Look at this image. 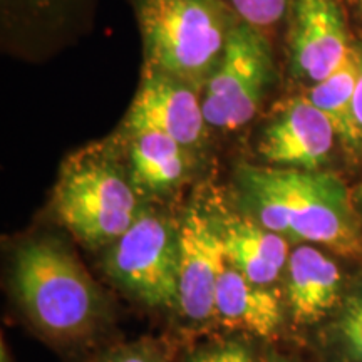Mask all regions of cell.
<instances>
[{"label": "cell", "instance_id": "6da1fadb", "mask_svg": "<svg viewBox=\"0 0 362 362\" xmlns=\"http://www.w3.org/2000/svg\"><path fill=\"white\" fill-rule=\"evenodd\" d=\"M237 187L247 215L284 238L317 243L346 257L362 252L354 202L337 176L243 165Z\"/></svg>", "mask_w": 362, "mask_h": 362}, {"label": "cell", "instance_id": "7a4b0ae2", "mask_svg": "<svg viewBox=\"0 0 362 362\" xmlns=\"http://www.w3.org/2000/svg\"><path fill=\"white\" fill-rule=\"evenodd\" d=\"M17 300L29 320L59 341L89 337L106 317L98 284L69 248L33 238L17 248L12 267Z\"/></svg>", "mask_w": 362, "mask_h": 362}, {"label": "cell", "instance_id": "3957f363", "mask_svg": "<svg viewBox=\"0 0 362 362\" xmlns=\"http://www.w3.org/2000/svg\"><path fill=\"white\" fill-rule=\"evenodd\" d=\"M148 69L197 88L214 74L237 19L220 0H141Z\"/></svg>", "mask_w": 362, "mask_h": 362}, {"label": "cell", "instance_id": "277c9868", "mask_svg": "<svg viewBox=\"0 0 362 362\" xmlns=\"http://www.w3.org/2000/svg\"><path fill=\"white\" fill-rule=\"evenodd\" d=\"M57 218L88 245L116 242L138 216L134 189L115 165L72 163L54 197Z\"/></svg>", "mask_w": 362, "mask_h": 362}, {"label": "cell", "instance_id": "5b68a950", "mask_svg": "<svg viewBox=\"0 0 362 362\" xmlns=\"http://www.w3.org/2000/svg\"><path fill=\"white\" fill-rule=\"evenodd\" d=\"M180 230L155 214H138L133 225L112 242L106 270L138 300L153 307L178 302Z\"/></svg>", "mask_w": 362, "mask_h": 362}, {"label": "cell", "instance_id": "8992f818", "mask_svg": "<svg viewBox=\"0 0 362 362\" xmlns=\"http://www.w3.org/2000/svg\"><path fill=\"white\" fill-rule=\"evenodd\" d=\"M274 74L272 49L262 30L237 21L225 52L202 96L208 126L237 129L252 121Z\"/></svg>", "mask_w": 362, "mask_h": 362}, {"label": "cell", "instance_id": "52a82bcc", "mask_svg": "<svg viewBox=\"0 0 362 362\" xmlns=\"http://www.w3.org/2000/svg\"><path fill=\"white\" fill-rule=\"evenodd\" d=\"M226 255L214 214L192 208L180 226L178 307L189 322L215 317V297Z\"/></svg>", "mask_w": 362, "mask_h": 362}, {"label": "cell", "instance_id": "ba28073f", "mask_svg": "<svg viewBox=\"0 0 362 362\" xmlns=\"http://www.w3.org/2000/svg\"><path fill=\"white\" fill-rule=\"evenodd\" d=\"M337 0H296L291 39L292 71L310 86L322 83L352 52Z\"/></svg>", "mask_w": 362, "mask_h": 362}, {"label": "cell", "instance_id": "9c48e42d", "mask_svg": "<svg viewBox=\"0 0 362 362\" xmlns=\"http://www.w3.org/2000/svg\"><path fill=\"white\" fill-rule=\"evenodd\" d=\"M336 138L332 121L309 98H293L264 129L259 153L269 166L319 171Z\"/></svg>", "mask_w": 362, "mask_h": 362}, {"label": "cell", "instance_id": "30bf717a", "mask_svg": "<svg viewBox=\"0 0 362 362\" xmlns=\"http://www.w3.org/2000/svg\"><path fill=\"white\" fill-rule=\"evenodd\" d=\"M126 124L131 133L156 131L188 148L202 141L206 121L194 88L148 69L131 104Z\"/></svg>", "mask_w": 362, "mask_h": 362}, {"label": "cell", "instance_id": "8fae6325", "mask_svg": "<svg viewBox=\"0 0 362 362\" xmlns=\"http://www.w3.org/2000/svg\"><path fill=\"white\" fill-rule=\"evenodd\" d=\"M223 242L226 262L250 279L267 285L280 277L288 262L287 238L265 228L250 215L211 211Z\"/></svg>", "mask_w": 362, "mask_h": 362}, {"label": "cell", "instance_id": "7c38bea8", "mask_svg": "<svg viewBox=\"0 0 362 362\" xmlns=\"http://www.w3.org/2000/svg\"><path fill=\"white\" fill-rule=\"evenodd\" d=\"M342 277L336 262L314 247L302 245L287 262V300L298 325L320 322L342 300Z\"/></svg>", "mask_w": 362, "mask_h": 362}, {"label": "cell", "instance_id": "4fadbf2b", "mask_svg": "<svg viewBox=\"0 0 362 362\" xmlns=\"http://www.w3.org/2000/svg\"><path fill=\"white\" fill-rule=\"evenodd\" d=\"M215 317L230 327L272 337L282 324V305L267 285L252 282L226 262L216 288Z\"/></svg>", "mask_w": 362, "mask_h": 362}, {"label": "cell", "instance_id": "5bb4252c", "mask_svg": "<svg viewBox=\"0 0 362 362\" xmlns=\"http://www.w3.org/2000/svg\"><path fill=\"white\" fill-rule=\"evenodd\" d=\"M131 171L136 187L151 193L168 192L187 171L185 146L156 131H136L131 141Z\"/></svg>", "mask_w": 362, "mask_h": 362}, {"label": "cell", "instance_id": "9a60e30c", "mask_svg": "<svg viewBox=\"0 0 362 362\" xmlns=\"http://www.w3.org/2000/svg\"><path fill=\"white\" fill-rule=\"evenodd\" d=\"M359 78V49L322 83L310 86L307 98L332 121L337 138L351 149H362V134L354 117V93Z\"/></svg>", "mask_w": 362, "mask_h": 362}, {"label": "cell", "instance_id": "2e32d148", "mask_svg": "<svg viewBox=\"0 0 362 362\" xmlns=\"http://www.w3.org/2000/svg\"><path fill=\"white\" fill-rule=\"evenodd\" d=\"M325 346L336 362H362V280L344 293L325 330Z\"/></svg>", "mask_w": 362, "mask_h": 362}, {"label": "cell", "instance_id": "e0dca14e", "mask_svg": "<svg viewBox=\"0 0 362 362\" xmlns=\"http://www.w3.org/2000/svg\"><path fill=\"white\" fill-rule=\"evenodd\" d=\"M230 2L238 21L262 30L282 21L287 12L288 0H230Z\"/></svg>", "mask_w": 362, "mask_h": 362}, {"label": "cell", "instance_id": "ac0fdd59", "mask_svg": "<svg viewBox=\"0 0 362 362\" xmlns=\"http://www.w3.org/2000/svg\"><path fill=\"white\" fill-rule=\"evenodd\" d=\"M188 362H255V359L245 344L221 342L194 352Z\"/></svg>", "mask_w": 362, "mask_h": 362}, {"label": "cell", "instance_id": "d6986e66", "mask_svg": "<svg viewBox=\"0 0 362 362\" xmlns=\"http://www.w3.org/2000/svg\"><path fill=\"white\" fill-rule=\"evenodd\" d=\"M103 362H166L156 346L149 342H136L117 347Z\"/></svg>", "mask_w": 362, "mask_h": 362}, {"label": "cell", "instance_id": "ffe728a7", "mask_svg": "<svg viewBox=\"0 0 362 362\" xmlns=\"http://www.w3.org/2000/svg\"><path fill=\"white\" fill-rule=\"evenodd\" d=\"M354 117L362 134V49H359V78H357L354 93Z\"/></svg>", "mask_w": 362, "mask_h": 362}, {"label": "cell", "instance_id": "44dd1931", "mask_svg": "<svg viewBox=\"0 0 362 362\" xmlns=\"http://www.w3.org/2000/svg\"><path fill=\"white\" fill-rule=\"evenodd\" d=\"M356 202L359 203L361 210H362V183L359 185V189H357V194H356Z\"/></svg>", "mask_w": 362, "mask_h": 362}, {"label": "cell", "instance_id": "7402d4cb", "mask_svg": "<svg viewBox=\"0 0 362 362\" xmlns=\"http://www.w3.org/2000/svg\"><path fill=\"white\" fill-rule=\"evenodd\" d=\"M356 4H357V7H359V11L362 13V0H356Z\"/></svg>", "mask_w": 362, "mask_h": 362}, {"label": "cell", "instance_id": "603a6c76", "mask_svg": "<svg viewBox=\"0 0 362 362\" xmlns=\"http://www.w3.org/2000/svg\"><path fill=\"white\" fill-rule=\"evenodd\" d=\"M272 362H284V361H272Z\"/></svg>", "mask_w": 362, "mask_h": 362}]
</instances>
